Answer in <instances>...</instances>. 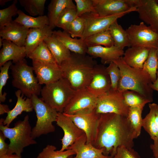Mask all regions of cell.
<instances>
[{
  "label": "cell",
  "mask_w": 158,
  "mask_h": 158,
  "mask_svg": "<svg viewBox=\"0 0 158 158\" xmlns=\"http://www.w3.org/2000/svg\"><path fill=\"white\" fill-rule=\"evenodd\" d=\"M137 138L127 117L114 113L100 114L96 134L92 145L102 149L104 154L111 158L117 148H133Z\"/></svg>",
  "instance_id": "1"
},
{
  "label": "cell",
  "mask_w": 158,
  "mask_h": 158,
  "mask_svg": "<svg viewBox=\"0 0 158 158\" xmlns=\"http://www.w3.org/2000/svg\"><path fill=\"white\" fill-rule=\"evenodd\" d=\"M97 64L96 61L90 56L72 52L60 66L63 78L66 79L73 89L77 91L86 88L89 85Z\"/></svg>",
  "instance_id": "2"
},
{
  "label": "cell",
  "mask_w": 158,
  "mask_h": 158,
  "mask_svg": "<svg viewBox=\"0 0 158 158\" xmlns=\"http://www.w3.org/2000/svg\"><path fill=\"white\" fill-rule=\"evenodd\" d=\"M113 62L117 65L121 73L117 90L122 92L127 90L134 91L152 102V82L148 73L142 68L130 66L124 62L122 56Z\"/></svg>",
  "instance_id": "3"
},
{
  "label": "cell",
  "mask_w": 158,
  "mask_h": 158,
  "mask_svg": "<svg viewBox=\"0 0 158 158\" xmlns=\"http://www.w3.org/2000/svg\"><path fill=\"white\" fill-rule=\"evenodd\" d=\"M4 120L2 118L0 119V130L10 141L7 154H15L21 157V154L24 148L37 143L32 137V129L29 116L26 115L23 121H17L12 128L4 125Z\"/></svg>",
  "instance_id": "4"
},
{
  "label": "cell",
  "mask_w": 158,
  "mask_h": 158,
  "mask_svg": "<svg viewBox=\"0 0 158 158\" xmlns=\"http://www.w3.org/2000/svg\"><path fill=\"white\" fill-rule=\"evenodd\" d=\"M10 68L13 77L12 84L22 94L30 98L40 94L41 86L34 75L33 67L28 65L25 59L12 64Z\"/></svg>",
  "instance_id": "5"
},
{
  "label": "cell",
  "mask_w": 158,
  "mask_h": 158,
  "mask_svg": "<svg viewBox=\"0 0 158 158\" xmlns=\"http://www.w3.org/2000/svg\"><path fill=\"white\" fill-rule=\"evenodd\" d=\"M76 91L68 81L62 78L52 83L45 85L42 88V99L58 112L63 113L64 110Z\"/></svg>",
  "instance_id": "6"
},
{
  "label": "cell",
  "mask_w": 158,
  "mask_h": 158,
  "mask_svg": "<svg viewBox=\"0 0 158 158\" xmlns=\"http://www.w3.org/2000/svg\"><path fill=\"white\" fill-rule=\"evenodd\" d=\"M30 99L37 117L35 126L32 129V137L35 139L54 132L55 128L53 123L56 121L58 112L38 96L33 95Z\"/></svg>",
  "instance_id": "7"
},
{
  "label": "cell",
  "mask_w": 158,
  "mask_h": 158,
  "mask_svg": "<svg viewBox=\"0 0 158 158\" xmlns=\"http://www.w3.org/2000/svg\"><path fill=\"white\" fill-rule=\"evenodd\" d=\"M129 107L126 104L122 92L111 89L98 97L95 109L98 114L114 113L128 117Z\"/></svg>",
  "instance_id": "8"
},
{
  "label": "cell",
  "mask_w": 158,
  "mask_h": 158,
  "mask_svg": "<svg viewBox=\"0 0 158 158\" xmlns=\"http://www.w3.org/2000/svg\"><path fill=\"white\" fill-rule=\"evenodd\" d=\"M130 47L157 49L158 33L142 22L138 25L131 24L126 30Z\"/></svg>",
  "instance_id": "9"
},
{
  "label": "cell",
  "mask_w": 158,
  "mask_h": 158,
  "mask_svg": "<svg viewBox=\"0 0 158 158\" xmlns=\"http://www.w3.org/2000/svg\"><path fill=\"white\" fill-rule=\"evenodd\" d=\"M137 11V7H134L128 11L114 15L100 17L96 13H87L82 16L85 22V28L82 38L85 40L87 37L109 29L115 21L125 15Z\"/></svg>",
  "instance_id": "10"
},
{
  "label": "cell",
  "mask_w": 158,
  "mask_h": 158,
  "mask_svg": "<svg viewBox=\"0 0 158 158\" xmlns=\"http://www.w3.org/2000/svg\"><path fill=\"white\" fill-rule=\"evenodd\" d=\"M98 97L87 88L77 91L65 108L63 113L68 115L95 110Z\"/></svg>",
  "instance_id": "11"
},
{
  "label": "cell",
  "mask_w": 158,
  "mask_h": 158,
  "mask_svg": "<svg viewBox=\"0 0 158 158\" xmlns=\"http://www.w3.org/2000/svg\"><path fill=\"white\" fill-rule=\"evenodd\" d=\"M64 114L84 132L87 137L86 143L92 144L96 134L100 114L96 113L95 110L73 115Z\"/></svg>",
  "instance_id": "12"
},
{
  "label": "cell",
  "mask_w": 158,
  "mask_h": 158,
  "mask_svg": "<svg viewBox=\"0 0 158 158\" xmlns=\"http://www.w3.org/2000/svg\"><path fill=\"white\" fill-rule=\"evenodd\" d=\"M56 122L57 126L61 128L64 132L63 136L61 139L62 147L59 150L60 151L67 150L85 133L70 118L63 113L58 112Z\"/></svg>",
  "instance_id": "13"
},
{
  "label": "cell",
  "mask_w": 158,
  "mask_h": 158,
  "mask_svg": "<svg viewBox=\"0 0 158 158\" xmlns=\"http://www.w3.org/2000/svg\"><path fill=\"white\" fill-rule=\"evenodd\" d=\"M92 0L96 12L100 17L114 15L136 7L134 0Z\"/></svg>",
  "instance_id": "14"
},
{
  "label": "cell",
  "mask_w": 158,
  "mask_h": 158,
  "mask_svg": "<svg viewBox=\"0 0 158 158\" xmlns=\"http://www.w3.org/2000/svg\"><path fill=\"white\" fill-rule=\"evenodd\" d=\"M32 62L34 71L40 85H48L63 78L61 67L56 63Z\"/></svg>",
  "instance_id": "15"
},
{
  "label": "cell",
  "mask_w": 158,
  "mask_h": 158,
  "mask_svg": "<svg viewBox=\"0 0 158 158\" xmlns=\"http://www.w3.org/2000/svg\"><path fill=\"white\" fill-rule=\"evenodd\" d=\"M106 67L103 64L95 65L91 80L86 88L98 97L107 93L111 88V80Z\"/></svg>",
  "instance_id": "16"
},
{
  "label": "cell",
  "mask_w": 158,
  "mask_h": 158,
  "mask_svg": "<svg viewBox=\"0 0 158 158\" xmlns=\"http://www.w3.org/2000/svg\"><path fill=\"white\" fill-rule=\"evenodd\" d=\"M140 18L158 33V4L155 0H135Z\"/></svg>",
  "instance_id": "17"
},
{
  "label": "cell",
  "mask_w": 158,
  "mask_h": 158,
  "mask_svg": "<svg viewBox=\"0 0 158 158\" xmlns=\"http://www.w3.org/2000/svg\"><path fill=\"white\" fill-rule=\"evenodd\" d=\"M87 137L84 134L67 150H73L75 156L73 158H111L104 154L102 149H98L91 143L87 144Z\"/></svg>",
  "instance_id": "18"
},
{
  "label": "cell",
  "mask_w": 158,
  "mask_h": 158,
  "mask_svg": "<svg viewBox=\"0 0 158 158\" xmlns=\"http://www.w3.org/2000/svg\"><path fill=\"white\" fill-rule=\"evenodd\" d=\"M29 29L14 20L8 25L0 29V37L19 47H25Z\"/></svg>",
  "instance_id": "19"
},
{
  "label": "cell",
  "mask_w": 158,
  "mask_h": 158,
  "mask_svg": "<svg viewBox=\"0 0 158 158\" xmlns=\"http://www.w3.org/2000/svg\"><path fill=\"white\" fill-rule=\"evenodd\" d=\"M25 56L27 54L25 47H19L7 40H3L2 48L0 51V67L10 61L15 63Z\"/></svg>",
  "instance_id": "20"
},
{
  "label": "cell",
  "mask_w": 158,
  "mask_h": 158,
  "mask_svg": "<svg viewBox=\"0 0 158 158\" xmlns=\"http://www.w3.org/2000/svg\"><path fill=\"white\" fill-rule=\"evenodd\" d=\"M123 50L114 46L109 47L97 46L88 47L87 54L95 58H99L103 65L109 64L124 55Z\"/></svg>",
  "instance_id": "21"
},
{
  "label": "cell",
  "mask_w": 158,
  "mask_h": 158,
  "mask_svg": "<svg viewBox=\"0 0 158 158\" xmlns=\"http://www.w3.org/2000/svg\"><path fill=\"white\" fill-rule=\"evenodd\" d=\"M53 35L71 51L86 55L88 47L82 38L72 37L68 32L60 30L53 31Z\"/></svg>",
  "instance_id": "22"
},
{
  "label": "cell",
  "mask_w": 158,
  "mask_h": 158,
  "mask_svg": "<svg viewBox=\"0 0 158 158\" xmlns=\"http://www.w3.org/2000/svg\"><path fill=\"white\" fill-rule=\"evenodd\" d=\"M53 32L49 25L41 28L30 29L25 44L27 56L46 38L52 36Z\"/></svg>",
  "instance_id": "23"
},
{
  "label": "cell",
  "mask_w": 158,
  "mask_h": 158,
  "mask_svg": "<svg viewBox=\"0 0 158 158\" xmlns=\"http://www.w3.org/2000/svg\"><path fill=\"white\" fill-rule=\"evenodd\" d=\"M150 49L138 47H130L124 52L123 59L130 66L142 68L143 64L147 59Z\"/></svg>",
  "instance_id": "24"
},
{
  "label": "cell",
  "mask_w": 158,
  "mask_h": 158,
  "mask_svg": "<svg viewBox=\"0 0 158 158\" xmlns=\"http://www.w3.org/2000/svg\"><path fill=\"white\" fill-rule=\"evenodd\" d=\"M15 94L17 98L16 105L7 113V116L3 122L4 125L8 127L12 121L22 112H30L33 110L30 98H23L24 95L21 94V91L19 90L15 92Z\"/></svg>",
  "instance_id": "25"
},
{
  "label": "cell",
  "mask_w": 158,
  "mask_h": 158,
  "mask_svg": "<svg viewBox=\"0 0 158 158\" xmlns=\"http://www.w3.org/2000/svg\"><path fill=\"white\" fill-rule=\"evenodd\" d=\"M76 8L72 0H51L48 6L49 26L53 30L56 27V24L59 17L62 11L66 8Z\"/></svg>",
  "instance_id": "26"
},
{
  "label": "cell",
  "mask_w": 158,
  "mask_h": 158,
  "mask_svg": "<svg viewBox=\"0 0 158 158\" xmlns=\"http://www.w3.org/2000/svg\"><path fill=\"white\" fill-rule=\"evenodd\" d=\"M51 52L56 63L59 66L71 54L69 50L53 35L44 40Z\"/></svg>",
  "instance_id": "27"
},
{
  "label": "cell",
  "mask_w": 158,
  "mask_h": 158,
  "mask_svg": "<svg viewBox=\"0 0 158 158\" xmlns=\"http://www.w3.org/2000/svg\"><path fill=\"white\" fill-rule=\"evenodd\" d=\"M18 16L14 20L28 29L41 28L49 25L47 16L43 15L34 17L26 14L22 11L19 9Z\"/></svg>",
  "instance_id": "28"
},
{
  "label": "cell",
  "mask_w": 158,
  "mask_h": 158,
  "mask_svg": "<svg viewBox=\"0 0 158 158\" xmlns=\"http://www.w3.org/2000/svg\"><path fill=\"white\" fill-rule=\"evenodd\" d=\"M109 29L114 40V46L122 50L126 47H130L126 30L118 23L117 20L111 24Z\"/></svg>",
  "instance_id": "29"
},
{
  "label": "cell",
  "mask_w": 158,
  "mask_h": 158,
  "mask_svg": "<svg viewBox=\"0 0 158 158\" xmlns=\"http://www.w3.org/2000/svg\"><path fill=\"white\" fill-rule=\"evenodd\" d=\"M155 104H149V112L143 119L142 122V127L153 140L158 138V127L155 120Z\"/></svg>",
  "instance_id": "30"
},
{
  "label": "cell",
  "mask_w": 158,
  "mask_h": 158,
  "mask_svg": "<svg viewBox=\"0 0 158 158\" xmlns=\"http://www.w3.org/2000/svg\"><path fill=\"white\" fill-rule=\"evenodd\" d=\"M88 47L103 45L109 47L114 45V42L109 29L92 35L85 40Z\"/></svg>",
  "instance_id": "31"
},
{
  "label": "cell",
  "mask_w": 158,
  "mask_h": 158,
  "mask_svg": "<svg viewBox=\"0 0 158 158\" xmlns=\"http://www.w3.org/2000/svg\"><path fill=\"white\" fill-rule=\"evenodd\" d=\"M27 57L32 61L44 63H56L49 50L43 41Z\"/></svg>",
  "instance_id": "32"
},
{
  "label": "cell",
  "mask_w": 158,
  "mask_h": 158,
  "mask_svg": "<svg viewBox=\"0 0 158 158\" xmlns=\"http://www.w3.org/2000/svg\"><path fill=\"white\" fill-rule=\"evenodd\" d=\"M122 93L125 102L129 107L143 108L146 104L150 102L146 98L134 91L127 90Z\"/></svg>",
  "instance_id": "33"
},
{
  "label": "cell",
  "mask_w": 158,
  "mask_h": 158,
  "mask_svg": "<svg viewBox=\"0 0 158 158\" xmlns=\"http://www.w3.org/2000/svg\"><path fill=\"white\" fill-rule=\"evenodd\" d=\"M20 4L30 15H44L46 0H19Z\"/></svg>",
  "instance_id": "34"
},
{
  "label": "cell",
  "mask_w": 158,
  "mask_h": 158,
  "mask_svg": "<svg viewBox=\"0 0 158 158\" xmlns=\"http://www.w3.org/2000/svg\"><path fill=\"white\" fill-rule=\"evenodd\" d=\"M143 108L129 107L128 119L138 138L140 134L142 127V114Z\"/></svg>",
  "instance_id": "35"
},
{
  "label": "cell",
  "mask_w": 158,
  "mask_h": 158,
  "mask_svg": "<svg viewBox=\"0 0 158 158\" xmlns=\"http://www.w3.org/2000/svg\"><path fill=\"white\" fill-rule=\"evenodd\" d=\"M156 49H150L148 56L144 62L142 69L150 75L152 83L157 78L158 60L156 55Z\"/></svg>",
  "instance_id": "36"
},
{
  "label": "cell",
  "mask_w": 158,
  "mask_h": 158,
  "mask_svg": "<svg viewBox=\"0 0 158 158\" xmlns=\"http://www.w3.org/2000/svg\"><path fill=\"white\" fill-rule=\"evenodd\" d=\"M56 147L53 145H48L44 148L37 158H67L69 156L75 154L72 150H67L63 151H56Z\"/></svg>",
  "instance_id": "37"
},
{
  "label": "cell",
  "mask_w": 158,
  "mask_h": 158,
  "mask_svg": "<svg viewBox=\"0 0 158 158\" xmlns=\"http://www.w3.org/2000/svg\"><path fill=\"white\" fill-rule=\"evenodd\" d=\"M77 17L76 8H66L60 15L56 26L66 31L71 23Z\"/></svg>",
  "instance_id": "38"
},
{
  "label": "cell",
  "mask_w": 158,
  "mask_h": 158,
  "mask_svg": "<svg viewBox=\"0 0 158 158\" xmlns=\"http://www.w3.org/2000/svg\"><path fill=\"white\" fill-rule=\"evenodd\" d=\"M17 2V0H13L11 5L0 10V29L9 25L13 21L12 17L18 14Z\"/></svg>",
  "instance_id": "39"
},
{
  "label": "cell",
  "mask_w": 158,
  "mask_h": 158,
  "mask_svg": "<svg viewBox=\"0 0 158 158\" xmlns=\"http://www.w3.org/2000/svg\"><path fill=\"white\" fill-rule=\"evenodd\" d=\"M85 28V22L82 17H77L72 22L66 31L73 38H82Z\"/></svg>",
  "instance_id": "40"
},
{
  "label": "cell",
  "mask_w": 158,
  "mask_h": 158,
  "mask_svg": "<svg viewBox=\"0 0 158 158\" xmlns=\"http://www.w3.org/2000/svg\"><path fill=\"white\" fill-rule=\"evenodd\" d=\"M107 71L110 77L111 89L117 90L121 76L120 70L117 65L114 62H111L107 67Z\"/></svg>",
  "instance_id": "41"
},
{
  "label": "cell",
  "mask_w": 158,
  "mask_h": 158,
  "mask_svg": "<svg viewBox=\"0 0 158 158\" xmlns=\"http://www.w3.org/2000/svg\"><path fill=\"white\" fill-rule=\"evenodd\" d=\"M74 1L76 4L77 17H81L87 13H96L92 0H74Z\"/></svg>",
  "instance_id": "42"
},
{
  "label": "cell",
  "mask_w": 158,
  "mask_h": 158,
  "mask_svg": "<svg viewBox=\"0 0 158 158\" xmlns=\"http://www.w3.org/2000/svg\"><path fill=\"white\" fill-rule=\"evenodd\" d=\"M11 61L6 62L3 66L0 67V102H4L6 99L7 94L4 92L2 94V90L5 85L7 80L9 78L8 70L11 66L13 64Z\"/></svg>",
  "instance_id": "43"
},
{
  "label": "cell",
  "mask_w": 158,
  "mask_h": 158,
  "mask_svg": "<svg viewBox=\"0 0 158 158\" xmlns=\"http://www.w3.org/2000/svg\"><path fill=\"white\" fill-rule=\"evenodd\" d=\"M112 158H140L138 153L133 148L124 146L118 147L115 155Z\"/></svg>",
  "instance_id": "44"
},
{
  "label": "cell",
  "mask_w": 158,
  "mask_h": 158,
  "mask_svg": "<svg viewBox=\"0 0 158 158\" xmlns=\"http://www.w3.org/2000/svg\"><path fill=\"white\" fill-rule=\"evenodd\" d=\"M6 138L3 133L0 131V157L7 154L9 146L5 142Z\"/></svg>",
  "instance_id": "45"
},
{
  "label": "cell",
  "mask_w": 158,
  "mask_h": 158,
  "mask_svg": "<svg viewBox=\"0 0 158 158\" xmlns=\"http://www.w3.org/2000/svg\"><path fill=\"white\" fill-rule=\"evenodd\" d=\"M153 141V142L150 145L154 158H158V138Z\"/></svg>",
  "instance_id": "46"
},
{
  "label": "cell",
  "mask_w": 158,
  "mask_h": 158,
  "mask_svg": "<svg viewBox=\"0 0 158 158\" xmlns=\"http://www.w3.org/2000/svg\"><path fill=\"white\" fill-rule=\"evenodd\" d=\"M10 110L7 105L0 104V114L2 115L5 113H8Z\"/></svg>",
  "instance_id": "47"
},
{
  "label": "cell",
  "mask_w": 158,
  "mask_h": 158,
  "mask_svg": "<svg viewBox=\"0 0 158 158\" xmlns=\"http://www.w3.org/2000/svg\"><path fill=\"white\" fill-rule=\"evenodd\" d=\"M151 87L153 90L158 92V72H157V78L156 81L152 83Z\"/></svg>",
  "instance_id": "48"
},
{
  "label": "cell",
  "mask_w": 158,
  "mask_h": 158,
  "mask_svg": "<svg viewBox=\"0 0 158 158\" xmlns=\"http://www.w3.org/2000/svg\"><path fill=\"white\" fill-rule=\"evenodd\" d=\"M0 158H21V157L16 154H6L0 157Z\"/></svg>",
  "instance_id": "49"
},
{
  "label": "cell",
  "mask_w": 158,
  "mask_h": 158,
  "mask_svg": "<svg viewBox=\"0 0 158 158\" xmlns=\"http://www.w3.org/2000/svg\"><path fill=\"white\" fill-rule=\"evenodd\" d=\"M155 120L158 127V105L156 104L155 106Z\"/></svg>",
  "instance_id": "50"
},
{
  "label": "cell",
  "mask_w": 158,
  "mask_h": 158,
  "mask_svg": "<svg viewBox=\"0 0 158 158\" xmlns=\"http://www.w3.org/2000/svg\"><path fill=\"white\" fill-rule=\"evenodd\" d=\"M11 1V0H0V5L1 6H4L6 3Z\"/></svg>",
  "instance_id": "51"
},
{
  "label": "cell",
  "mask_w": 158,
  "mask_h": 158,
  "mask_svg": "<svg viewBox=\"0 0 158 158\" xmlns=\"http://www.w3.org/2000/svg\"><path fill=\"white\" fill-rule=\"evenodd\" d=\"M4 40L1 37H0V48L3 45V41Z\"/></svg>",
  "instance_id": "52"
},
{
  "label": "cell",
  "mask_w": 158,
  "mask_h": 158,
  "mask_svg": "<svg viewBox=\"0 0 158 158\" xmlns=\"http://www.w3.org/2000/svg\"><path fill=\"white\" fill-rule=\"evenodd\" d=\"M156 53L157 56L158 60V47L156 49Z\"/></svg>",
  "instance_id": "53"
},
{
  "label": "cell",
  "mask_w": 158,
  "mask_h": 158,
  "mask_svg": "<svg viewBox=\"0 0 158 158\" xmlns=\"http://www.w3.org/2000/svg\"><path fill=\"white\" fill-rule=\"evenodd\" d=\"M73 155H71V156H70L67 158H73Z\"/></svg>",
  "instance_id": "54"
},
{
  "label": "cell",
  "mask_w": 158,
  "mask_h": 158,
  "mask_svg": "<svg viewBox=\"0 0 158 158\" xmlns=\"http://www.w3.org/2000/svg\"><path fill=\"white\" fill-rule=\"evenodd\" d=\"M156 2L158 4V0H155Z\"/></svg>",
  "instance_id": "55"
},
{
  "label": "cell",
  "mask_w": 158,
  "mask_h": 158,
  "mask_svg": "<svg viewBox=\"0 0 158 158\" xmlns=\"http://www.w3.org/2000/svg\"><path fill=\"white\" fill-rule=\"evenodd\" d=\"M157 71L158 72V67H157Z\"/></svg>",
  "instance_id": "56"
}]
</instances>
